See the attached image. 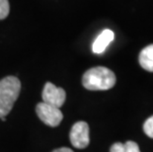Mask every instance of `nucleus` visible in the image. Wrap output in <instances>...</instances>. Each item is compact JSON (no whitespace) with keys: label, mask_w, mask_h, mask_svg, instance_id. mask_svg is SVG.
I'll list each match as a JSON object with an SVG mask.
<instances>
[{"label":"nucleus","mask_w":153,"mask_h":152,"mask_svg":"<svg viewBox=\"0 0 153 152\" xmlns=\"http://www.w3.org/2000/svg\"><path fill=\"white\" fill-rule=\"evenodd\" d=\"M117 81L115 73L104 66L93 67L87 70L82 77V84L91 91L109 90L115 86Z\"/></svg>","instance_id":"1"},{"label":"nucleus","mask_w":153,"mask_h":152,"mask_svg":"<svg viewBox=\"0 0 153 152\" xmlns=\"http://www.w3.org/2000/svg\"><path fill=\"white\" fill-rule=\"evenodd\" d=\"M20 91L21 82L17 77L7 76L0 80V119L11 112Z\"/></svg>","instance_id":"2"},{"label":"nucleus","mask_w":153,"mask_h":152,"mask_svg":"<svg viewBox=\"0 0 153 152\" xmlns=\"http://www.w3.org/2000/svg\"><path fill=\"white\" fill-rule=\"evenodd\" d=\"M38 117L41 119V121L47 125H50L51 128L57 127L60 124L63 119L62 112L59 108L51 106L45 103H39L36 107Z\"/></svg>","instance_id":"3"},{"label":"nucleus","mask_w":153,"mask_h":152,"mask_svg":"<svg viewBox=\"0 0 153 152\" xmlns=\"http://www.w3.org/2000/svg\"><path fill=\"white\" fill-rule=\"evenodd\" d=\"M69 138L71 144L74 147L83 149L89 145V125L86 122H77L73 125L70 130Z\"/></svg>","instance_id":"4"},{"label":"nucleus","mask_w":153,"mask_h":152,"mask_svg":"<svg viewBox=\"0 0 153 152\" xmlns=\"http://www.w3.org/2000/svg\"><path fill=\"white\" fill-rule=\"evenodd\" d=\"M42 97H43V101L45 104L60 109V107H62L65 102L66 93L62 88H58L53 83L47 82L44 87Z\"/></svg>","instance_id":"5"},{"label":"nucleus","mask_w":153,"mask_h":152,"mask_svg":"<svg viewBox=\"0 0 153 152\" xmlns=\"http://www.w3.org/2000/svg\"><path fill=\"white\" fill-rule=\"evenodd\" d=\"M114 37H115V35H114L113 31L109 30V29L104 30L93 43V47H92L93 53H95L97 54L103 53L106 50L107 47L113 42Z\"/></svg>","instance_id":"6"},{"label":"nucleus","mask_w":153,"mask_h":152,"mask_svg":"<svg viewBox=\"0 0 153 152\" xmlns=\"http://www.w3.org/2000/svg\"><path fill=\"white\" fill-rule=\"evenodd\" d=\"M139 64L143 69L153 72V44L145 47L139 53Z\"/></svg>","instance_id":"7"},{"label":"nucleus","mask_w":153,"mask_h":152,"mask_svg":"<svg viewBox=\"0 0 153 152\" xmlns=\"http://www.w3.org/2000/svg\"><path fill=\"white\" fill-rule=\"evenodd\" d=\"M10 11L8 0H0V20H3L8 16Z\"/></svg>","instance_id":"8"},{"label":"nucleus","mask_w":153,"mask_h":152,"mask_svg":"<svg viewBox=\"0 0 153 152\" xmlns=\"http://www.w3.org/2000/svg\"><path fill=\"white\" fill-rule=\"evenodd\" d=\"M143 130L147 136L153 138V116L146 119V122L143 125Z\"/></svg>","instance_id":"9"},{"label":"nucleus","mask_w":153,"mask_h":152,"mask_svg":"<svg viewBox=\"0 0 153 152\" xmlns=\"http://www.w3.org/2000/svg\"><path fill=\"white\" fill-rule=\"evenodd\" d=\"M125 145V152H140L138 144L134 141H126Z\"/></svg>","instance_id":"10"},{"label":"nucleus","mask_w":153,"mask_h":152,"mask_svg":"<svg viewBox=\"0 0 153 152\" xmlns=\"http://www.w3.org/2000/svg\"><path fill=\"white\" fill-rule=\"evenodd\" d=\"M110 152H125V145L122 142H116L112 145Z\"/></svg>","instance_id":"11"},{"label":"nucleus","mask_w":153,"mask_h":152,"mask_svg":"<svg viewBox=\"0 0 153 152\" xmlns=\"http://www.w3.org/2000/svg\"><path fill=\"white\" fill-rule=\"evenodd\" d=\"M53 152H73L70 148H67V147H61V148H58V149H55Z\"/></svg>","instance_id":"12"}]
</instances>
